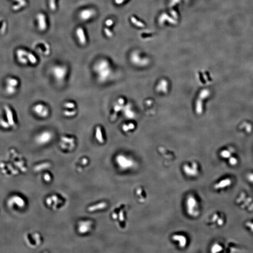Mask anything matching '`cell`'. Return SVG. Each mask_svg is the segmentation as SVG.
Returning <instances> with one entry per match:
<instances>
[{"instance_id":"1","label":"cell","mask_w":253,"mask_h":253,"mask_svg":"<svg viewBox=\"0 0 253 253\" xmlns=\"http://www.w3.org/2000/svg\"><path fill=\"white\" fill-rule=\"evenodd\" d=\"M98 81L100 84L106 83L111 79L113 72L109 62L105 59L98 61L93 67Z\"/></svg>"},{"instance_id":"2","label":"cell","mask_w":253,"mask_h":253,"mask_svg":"<svg viewBox=\"0 0 253 253\" xmlns=\"http://www.w3.org/2000/svg\"><path fill=\"white\" fill-rule=\"evenodd\" d=\"M186 211L189 216L197 218L200 214V207L198 199L194 195H189L186 198Z\"/></svg>"},{"instance_id":"3","label":"cell","mask_w":253,"mask_h":253,"mask_svg":"<svg viewBox=\"0 0 253 253\" xmlns=\"http://www.w3.org/2000/svg\"><path fill=\"white\" fill-rule=\"evenodd\" d=\"M115 162L119 168L123 171L133 169L136 165V162L134 158L126 154H118L115 157Z\"/></svg>"},{"instance_id":"4","label":"cell","mask_w":253,"mask_h":253,"mask_svg":"<svg viewBox=\"0 0 253 253\" xmlns=\"http://www.w3.org/2000/svg\"><path fill=\"white\" fill-rule=\"evenodd\" d=\"M182 169L184 174L190 178H195L199 174V165L197 162L194 161L185 163Z\"/></svg>"},{"instance_id":"5","label":"cell","mask_w":253,"mask_h":253,"mask_svg":"<svg viewBox=\"0 0 253 253\" xmlns=\"http://www.w3.org/2000/svg\"><path fill=\"white\" fill-rule=\"evenodd\" d=\"M210 95L209 90L207 89H203L198 94L195 103V110L197 114L200 115L203 110V101Z\"/></svg>"},{"instance_id":"6","label":"cell","mask_w":253,"mask_h":253,"mask_svg":"<svg viewBox=\"0 0 253 253\" xmlns=\"http://www.w3.org/2000/svg\"><path fill=\"white\" fill-rule=\"evenodd\" d=\"M52 73L58 83H62L66 78L68 69L64 65H56L52 69Z\"/></svg>"},{"instance_id":"7","label":"cell","mask_w":253,"mask_h":253,"mask_svg":"<svg viewBox=\"0 0 253 253\" xmlns=\"http://www.w3.org/2000/svg\"><path fill=\"white\" fill-rule=\"evenodd\" d=\"M54 137V134L50 131H44L36 136L35 141L39 146H44L51 141Z\"/></svg>"},{"instance_id":"8","label":"cell","mask_w":253,"mask_h":253,"mask_svg":"<svg viewBox=\"0 0 253 253\" xmlns=\"http://www.w3.org/2000/svg\"><path fill=\"white\" fill-rule=\"evenodd\" d=\"M60 146L63 149L72 150L75 147V139L72 137L63 136L61 137Z\"/></svg>"},{"instance_id":"9","label":"cell","mask_w":253,"mask_h":253,"mask_svg":"<svg viewBox=\"0 0 253 253\" xmlns=\"http://www.w3.org/2000/svg\"><path fill=\"white\" fill-rule=\"evenodd\" d=\"M33 109V111L35 114L40 118H46L49 115V110L48 108L41 103L35 105Z\"/></svg>"},{"instance_id":"10","label":"cell","mask_w":253,"mask_h":253,"mask_svg":"<svg viewBox=\"0 0 253 253\" xmlns=\"http://www.w3.org/2000/svg\"><path fill=\"white\" fill-rule=\"evenodd\" d=\"M172 239L180 248H185L188 243V239L186 236L182 233H175L173 235Z\"/></svg>"},{"instance_id":"11","label":"cell","mask_w":253,"mask_h":253,"mask_svg":"<svg viewBox=\"0 0 253 253\" xmlns=\"http://www.w3.org/2000/svg\"><path fill=\"white\" fill-rule=\"evenodd\" d=\"M169 89V83L167 79H161L158 82L156 86V90L161 94H166L168 92Z\"/></svg>"},{"instance_id":"12","label":"cell","mask_w":253,"mask_h":253,"mask_svg":"<svg viewBox=\"0 0 253 253\" xmlns=\"http://www.w3.org/2000/svg\"><path fill=\"white\" fill-rule=\"evenodd\" d=\"M92 223L90 220H83L79 222L78 225V232L80 234L88 233L92 228Z\"/></svg>"},{"instance_id":"13","label":"cell","mask_w":253,"mask_h":253,"mask_svg":"<svg viewBox=\"0 0 253 253\" xmlns=\"http://www.w3.org/2000/svg\"><path fill=\"white\" fill-rule=\"evenodd\" d=\"M125 105V100L122 98H119L114 104V113L112 115V120H114L116 118L117 114L120 112L122 111L123 108Z\"/></svg>"},{"instance_id":"14","label":"cell","mask_w":253,"mask_h":253,"mask_svg":"<svg viewBox=\"0 0 253 253\" xmlns=\"http://www.w3.org/2000/svg\"><path fill=\"white\" fill-rule=\"evenodd\" d=\"M96 12L94 9H87L82 10L79 13V18L83 21L92 19L95 16Z\"/></svg>"},{"instance_id":"15","label":"cell","mask_w":253,"mask_h":253,"mask_svg":"<svg viewBox=\"0 0 253 253\" xmlns=\"http://www.w3.org/2000/svg\"><path fill=\"white\" fill-rule=\"evenodd\" d=\"M28 52L23 49H18L16 51V56L18 61L22 65H27L29 63L27 56Z\"/></svg>"},{"instance_id":"16","label":"cell","mask_w":253,"mask_h":253,"mask_svg":"<svg viewBox=\"0 0 253 253\" xmlns=\"http://www.w3.org/2000/svg\"><path fill=\"white\" fill-rule=\"evenodd\" d=\"M232 180L229 178H226L219 180V182L214 185V188L215 190H221L225 189L226 188L230 187L232 185Z\"/></svg>"},{"instance_id":"17","label":"cell","mask_w":253,"mask_h":253,"mask_svg":"<svg viewBox=\"0 0 253 253\" xmlns=\"http://www.w3.org/2000/svg\"><path fill=\"white\" fill-rule=\"evenodd\" d=\"M124 116L128 119H134L135 116V112L131 104H126L123 107L122 111Z\"/></svg>"},{"instance_id":"18","label":"cell","mask_w":253,"mask_h":253,"mask_svg":"<svg viewBox=\"0 0 253 253\" xmlns=\"http://www.w3.org/2000/svg\"><path fill=\"white\" fill-rule=\"evenodd\" d=\"M37 19L38 20V28L40 31H45L47 28L46 18L44 14L39 13L37 16Z\"/></svg>"},{"instance_id":"19","label":"cell","mask_w":253,"mask_h":253,"mask_svg":"<svg viewBox=\"0 0 253 253\" xmlns=\"http://www.w3.org/2000/svg\"><path fill=\"white\" fill-rule=\"evenodd\" d=\"M6 120L8 121L10 126H15L16 123L14 120V115L12 111L8 105H5L4 107Z\"/></svg>"},{"instance_id":"20","label":"cell","mask_w":253,"mask_h":253,"mask_svg":"<svg viewBox=\"0 0 253 253\" xmlns=\"http://www.w3.org/2000/svg\"><path fill=\"white\" fill-rule=\"evenodd\" d=\"M112 217L114 220H116L117 218L119 222L125 223L126 221V212L124 211L123 209H119L118 213L116 212H114L112 214Z\"/></svg>"},{"instance_id":"21","label":"cell","mask_w":253,"mask_h":253,"mask_svg":"<svg viewBox=\"0 0 253 253\" xmlns=\"http://www.w3.org/2000/svg\"><path fill=\"white\" fill-rule=\"evenodd\" d=\"M135 195L137 199L140 203H144L147 199V194L146 191L142 187L137 188L135 190Z\"/></svg>"},{"instance_id":"22","label":"cell","mask_w":253,"mask_h":253,"mask_svg":"<svg viewBox=\"0 0 253 253\" xmlns=\"http://www.w3.org/2000/svg\"><path fill=\"white\" fill-rule=\"evenodd\" d=\"M76 34L78 37L79 43L81 45L84 46L86 43V39L84 34V31L81 27L78 28L76 30Z\"/></svg>"},{"instance_id":"23","label":"cell","mask_w":253,"mask_h":253,"mask_svg":"<svg viewBox=\"0 0 253 253\" xmlns=\"http://www.w3.org/2000/svg\"><path fill=\"white\" fill-rule=\"evenodd\" d=\"M95 138L97 141L100 144H103L105 142L101 128L100 126H97L96 128Z\"/></svg>"},{"instance_id":"24","label":"cell","mask_w":253,"mask_h":253,"mask_svg":"<svg viewBox=\"0 0 253 253\" xmlns=\"http://www.w3.org/2000/svg\"><path fill=\"white\" fill-rule=\"evenodd\" d=\"M12 1H16L17 3L16 4L13 5L12 6V9L14 11H18L20 10V9L23 8L27 5L26 0H12Z\"/></svg>"},{"instance_id":"25","label":"cell","mask_w":253,"mask_h":253,"mask_svg":"<svg viewBox=\"0 0 253 253\" xmlns=\"http://www.w3.org/2000/svg\"><path fill=\"white\" fill-rule=\"evenodd\" d=\"M107 206V204L105 202H101L100 203H97L96 205L89 207L88 210L89 212H94V211L103 209Z\"/></svg>"},{"instance_id":"26","label":"cell","mask_w":253,"mask_h":253,"mask_svg":"<svg viewBox=\"0 0 253 253\" xmlns=\"http://www.w3.org/2000/svg\"><path fill=\"white\" fill-rule=\"evenodd\" d=\"M223 250V247L218 243H215L212 246L211 248V252L213 253L220 252Z\"/></svg>"},{"instance_id":"27","label":"cell","mask_w":253,"mask_h":253,"mask_svg":"<svg viewBox=\"0 0 253 253\" xmlns=\"http://www.w3.org/2000/svg\"><path fill=\"white\" fill-rule=\"evenodd\" d=\"M10 202L11 203L12 202L16 203L17 204L16 205H18V207H22L24 205V200L19 197H15L13 198H12L10 200Z\"/></svg>"},{"instance_id":"28","label":"cell","mask_w":253,"mask_h":253,"mask_svg":"<svg viewBox=\"0 0 253 253\" xmlns=\"http://www.w3.org/2000/svg\"><path fill=\"white\" fill-rule=\"evenodd\" d=\"M6 83L7 85L16 87L19 84V82L15 78H9L7 79Z\"/></svg>"},{"instance_id":"29","label":"cell","mask_w":253,"mask_h":253,"mask_svg":"<svg viewBox=\"0 0 253 253\" xmlns=\"http://www.w3.org/2000/svg\"><path fill=\"white\" fill-rule=\"evenodd\" d=\"M233 152L230 149L229 150H224L221 152L220 155L221 157H222L224 159H228L229 158H230L232 156V154Z\"/></svg>"},{"instance_id":"30","label":"cell","mask_w":253,"mask_h":253,"mask_svg":"<svg viewBox=\"0 0 253 253\" xmlns=\"http://www.w3.org/2000/svg\"><path fill=\"white\" fill-rule=\"evenodd\" d=\"M5 91L7 94H8L9 95H12L16 93V88L15 87L7 84L6 87L5 88Z\"/></svg>"},{"instance_id":"31","label":"cell","mask_w":253,"mask_h":253,"mask_svg":"<svg viewBox=\"0 0 253 253\" xmlns=\"http://www.w3.org/2000/svg\"><path fill=\"white\" fill-rule=\"evenodd\" d=\"M77 110L74 109H69V110H66L63 112V115L65 116L66 117H68L74 116L75 114H77Z\"/></svg>"},{"instance_id":"32","label":"cell","mask_w":253,"mask_h":253,"mask_svg":"<svg viewBox=\"0 0 253 253\" xmlns=\"http://www.w3.org/2000/svg\"><path fill=\"white\" fill-rule=\"evenodd\" d=\"M27 56L28 59L29 60V63H31L32 64H36L37 63V59L33 54L28 52Z\"/></svg>"},{"instance_id":"33","label":"cell","mask_w":253,"mask_h":253,"mask_svg":"<svg viewBox=\"0 0 253 253\" xmlns=\"http://www.w3.org/2000/svg\"><path fill=\"white\" fill-rule=\"evenodd\" d=\"M0 126L4 129H8L11 126L8 121L3 118L0 119Z\"/></svg>"},{"instance_id":"34","label":"cell","mask_w":253,"mask_h":253,"mask_svg":"<svg viewBox=\"0 0 253 253\" xmlns=\"http://www.w3.org/2000/svg\"><path fill=\"white\" fill-rule=\"evenodd\" d=\"M134 125L133 123H130L128 124H124L122 126V131L125 132H127L129 131L132 130L134 128Z\"/></svg>"},{"instance_id":"35","label":"cell","mask_w":253,"mask_h":253,"mask_svg":"<svg viewBox=\"0 0 253 253\" xmlns=\"http://www.w3.org/2000/svg\"><path fill=\"white\" fill-rule=\"evenodd\" d=\"M228 163L232 167H235L238 164V160L235 157L231 156L228 158Z\"/></svg>"},{"instance_id":"36","label":"cell","mask_w":253,"mask_h":253,"mask_svg":"<svg viewBox=\"0 0 253 253\" xmlns=\"http://www.w3.org/2000/svg\"><path fill=\"white\" fill-rule=\"evenodd\" d=\"M64 107L68 109H74L75 107V103L72 102H66L63 105Z\"/></svg>"},{"instance_id":"37","label":"cell","mask_w":253,"mask_h":253,"mask_svg":"<svg viewBox=\"0 0 253 253\" xmlns=\"http://www.w3.org/2000/svg\"><path fill=\"white\" fill-rule=\"evenodd\" d=\"M49 7L52 11L56 10V6L55 4V0H49Z\"/></svg>"},{"instance_id":"38","label":"cell","mask_w":253,"mask_h":253,"mask_svg":"<svg viewBox=\"0 0 253 253\" xmlns=\"http://www.w3.org/2000/svg\"><path fill=\"white\" fill-rule=\"evenodd\" d=\"M7 27V24L6 22H3L1 24V27L0 28V33L1 34H4L6 31Z\"/></svg>"},{"instance_id":"39","label":"cell","mask_w":253,"mask_h":253,"mask_svg":"<svg viewBox=\"0 0 253 253\" xmlns=\"http://www.w3.org/2000/svg\"><path fill=\"white\" fill-rule=\"evenodd\" d=\"M219 218V215L217 213H214V214L212 215L211 218V223L213 224H215L216 222L217 221V220Z\"/></svg>"},{"instance_id":"40","label":"cell","mask_w":253,"mask_h":253,"mask_svg":"<svg viewBox=\"0 0 253 253\" xmlns=\"http://www.w3.org/2000/svg\"><path fill=\"white\" fill-rule=\"evenodd\" d=\"M246 226L247 228H248L250 232L253 233V222L248 221L246 223Z\"/></svg>"},{"instance_id":"41","label":"cell","mask_w":253,"mask_h":253,"mask_svg":"<svg viewBox=\"0 0 253 253\" xmlns=\"http://www.w3.org/2000/svg\"><path fill=\"white\" fill-rule=\"evenodd\" d=\"M224 219H223L222 218H220V217H219V218L218 219L215 224L217 226H222L224 225Z\"/></svg>"},{"instance_id":"42","label":"cell","mask_w":253,"mask_h":253,"mask_svg":"<svg viewBox=\"0 0 253 253\" xmlns=\"http://www.w3.org/2000/svg\"><path fill=\"white\" fill-rule=\"evenodd\" d=\"M104 33H105V35L108 38H110L113 36V33L109 30L107 28H105L104 29Z\"/></svg>"},{"instance_id":"43","label":"cell","mask_w":253,"mask_h":253,"mask_svg":"<svg viewBox=\"0 0 253 253\" xmlns=\"http://www.w3.org/2000/svg\"><path fill=\"white\" fill-rule=\"evenodd\" d=\"M247 179L250 183H253V172L248 173L247 174Z\"/></svg>"},{"instance_id":"44","label":"cell","mask_w":253,"mask_h":253,"mask_svg":"<svg viewBox=\"0 0 253 253\" xmlns=\"http://www.w3.org/2000/svg\"><path fill=\"white\" fill-rule=\"evenodd\" d=\"M105 24L107 27H110L113 24V20L110 19H107L105 21Z\"/></svg>"},{"instance_id":"45","label":"cell","mask_w":253,"mask_h":253,"mask_svg":"<svg viewBox=\"0 0 253 253\" xmlns=\"http://www.w3.org/2000/svg\"><path fill=\"white\" fill-rule=\"evenodd\" d=\"M51 179V177H50L49 174H46V175H44V180L46 182H49Z\"/></svg>"}]
</instances>
